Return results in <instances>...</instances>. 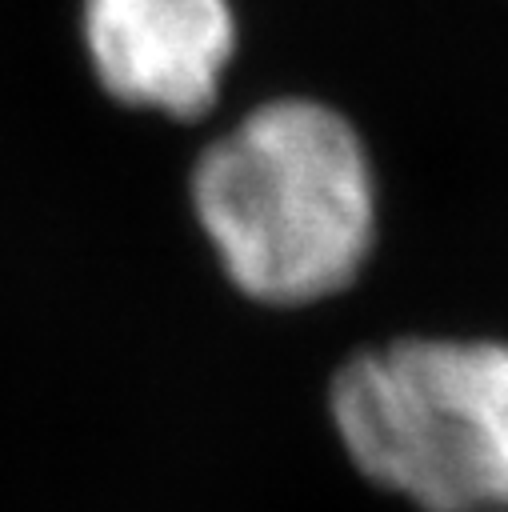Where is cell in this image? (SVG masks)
<instances>
[{"label": "cell", "instance_id": "obj_1", "mask_svg": "<svg viewBox=\"0 0 508 512\" xmlns=\"http://www.w3.org/2000/svg\"><path fill=\"white\" fill-rule=\"evenodd\" d=\"M192 196L228 276L268 304L340 292L372 244L368 156L312 100L256 108L200 156Z\"/></svg>", "mask_w": 508, "mask_h": 512}, {"label": "cell", "instance_id": "obj_2", "mask_svg": "<svg viewBox=\"0 0 508 512\" xmlns=\"http://www.w3.org/2000/svg\"><path fill=\"white\" fill-rule=\"evenodd\" d=\"M356 468L420 512H508V348L400 340L332 384Z\"/></svg>", "mask_w": 508, "mask_h": 512}, {"label": "cell", "instance_id": "obj_3", "mask_svg": "<svg viewBox=\"0 0 508 512\" xmlns=\"http://www.w3.org/2000/svg\"><path fill=\"white\" fill-rule=\"evenodd\" d=\"M84 40L112 96L200 116L216 100L236 24L228 0H84Z\"/></svg>", "mask_w": 508, "mask_h": 512}]
</instances>
